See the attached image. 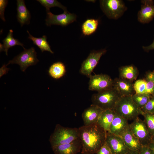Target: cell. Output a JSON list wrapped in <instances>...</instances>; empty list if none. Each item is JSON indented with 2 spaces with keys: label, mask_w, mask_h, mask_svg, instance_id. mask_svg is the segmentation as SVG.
<instances>
[{
  "label": "cell",
  "mask_w": 154,
  "mask_h": 154,
  "mask_svg": "<svg viewBox=\"0 0 154 154\" xmlns=\"http://www.w3.org/2000/svg\"><path fill=\"white\" fill-rule=\"evenodd\" d=\"M66 72L64 64L58 62L53 64L50 67L48 73L52 77L55 79H58L63 76Z\"/></svg>",
  "instance_id": "cell-22"
},
{
  "label": "cell",
  "mask_w": 154,
  "mask_h": 154,
  "mask_svg": "<svg viewBox=\"0 0 154 154\" xmlns=\"http://www.w3.org/2000/svg\"><path fill=\"white\" fill-rule=\"evenodd\" d=\"M125 154H140L138 151L129 150Z\"/></svg>",
  "instance_id": "cell-37"
},
{
  "label": "cell",
  "mask_w": 154,
  "mask_h": 154,
  "mask_svg": "<svg viewBox=\"0 0 154 154\" xmlns=\"http://www.w3.org/2000/svg\"><path fill=\"white\" fill-rule=\"evenodd\" d=\"M81 154H93L88 153H81Z\"/></svg>",
  "instance_id": "cell-41"
},
{
  "label": "cell",
  "mask_w": 154,
  "mask_h": 154,
  "mask_svg": "<svg viewBox=\"0 0 154 154\" xmlns=\"http://www.w3.org/2000/svg\"><path fill=\"white\" fill-rule=\"evenodd\" d=\"M0 52L4 51V48L3 44L1 43H0Z\"/></svg>",
  "instance_id": "cell-39"
},
{
  "label": "cell",
  "mask_w": 154,
  "mask_h": 154,
  "mask_svg": "<svg viewBox=\"0 0 154 154\" xmlns=\"http://www.w3.org/2000/svg\"><path fill=\"white\" fill-rule=\"evenodd\" d=\"M145 79L147 82V94L151 95H154V84L153 81L145 77Z\"/></svg>",
  "instance_id": "cell-30"
},
{
  "label": "cell",
  "mask_w": 154,
  "mask_h": 154,
  "mask_svg": "<svg viewBox=\"0 0 154 154\" xmlns=\"http://www.w3.org/2000/svg\"><path fill=\"white\" fill-rule=\"evenodd\" d=\"M142 115L150 134L152 137L154 136V114L143 112Z\"/></svg>",
  "instance_id": "cell-26"
},
{
  "label": "cell",
  "mask_w": 154,
  "mask_h": 154,
  "mask_svg": "<svg viewBox=\"0 0 154 154\" xmlns=\"http://www.w3.org/2000/svg\"><path fill=\"white\" fill-rule=\"evenodd\" d=\"M27 32L29 35L28 38L33 41L34 44L39 48L42 52L46 51L52 54L54 53L47 41V38L46 35H44L41 37L37 38L33 36L27 30Z\"/></svg>",
  "instance_id": "cell-21"
},
{
  "label": "cell",
  "mask_w": 154,
  "mask_h": 154,
  "mask_svg": "<svg viewBox=\"0 0 154 154\" xmlns=\"http://www.w3.org/2000/svg\"><path fill=\"white\" fill-rule=\"evenodd\" d=\"M8 1L6 0H0V17L4 21H5L4 17L5 9L8 4Z\"/></svg>",
  "instance_id": "cell-31"
},
{
  "label": "cell",
  "mask_w": 154,
  "mask_h": 154,
  "mask_svg": "<svg viewBox=\"0 0 154 154\" xmlns=\"http://www.w3.org/2000/svg\"><path fill=\"white\" fill-rule=\"evenodd\" d=\"M151 143H154V136L152 137Z\"/></svg>",
  "instance_id": "cell-40"
},
{
  "label": "cell",
  "mask_w": 154,
  "mask_h": 154,
  "mask_svg": "<svg viewBox=\"0 0 154 154\" xmlns=\"http://www.w3.org/2000/svg\"><path fill=\"white\" fill-rule=\"evenodd\" d=\"M78 138V128L65 127L57 124L50 137L49 141L52 147L69 143Z\"/></svg>",
  "instance_id": "cell-3"
},
{
  "label": "cell",
  "mask_w": 154,
  "mask_h": 154,
  "mask_svg": "<svg viewBox=\"0 0 154 154\" xmlns=\"http://www.w3.org/2000/svg\"><path fill=\"white\" fill-rule=\"evenodd\" d=\"M102 111L100 108L93 104L85 109L82 115L84 125H88L96 123Z\"/></svg>",
  "instance_id": "cell-16"
},
{
  "label": "cell",
  "mask_w": 154,
  "mask_h": 154,
  "mask_svg": "<svg viewBox=\"0 0 154 154\" xmlns=\"http://www.w3.org/2000/svg\"><path fill=\"white\" fill-rule=\"evenodd\" d=\"M100 2L102 10L109 19H118L127 9L122 0H101L100 1Z\"/></svg>",
  "instance_id": "cell-5"
},
{
  "label": "cell",
  "mask_w": 154,
  "mask_h": 154,
  "mask_svg": "<svg viewBox=\"0 0 154 154\" xmlns=\"http://www.w3.org/2000/svg\"><path fill=\"white\" fill-rule=\"evenodd\" d=\"M121 97L112 87L93 95L91 101L92 104L98 106L103 110L114 109Z\"/></svg>",
  "instance_id": "cell-4"
},
{
  "label": "cell",
  "mask_w": 154,
  "mask_h": 154,
  "mask_svg": "<svg viewBox=\"0 0 154 154\" xmlns=\"http://www.w3.org/2000/svg\"><path fill=\"white\" fill-rule=\"evenodd\" d=\"M13 30L10 29L7 37L3 40L4 51L6 54L8 55L7 52L9 48L15 45L21 46L24 49V44L21 42L18 39L14 38L13 36Z\"/></svg>",
  "instance_id": "cell-24"
},
{
  "label": "cell",
  "mask_w": 154,
  "mask_h": 154,
  "mask_svg": "<svg viewBox=\"0 0 154 154\" xmlns=\"http://www.w3.org/2000/svg\"><path fill=\"white\" fill-rule=\"evenodd\" d=\"M37 1L45 7L46 10H50V9L52 7H57L62 9L64 11H67L66 8L57 0H37Z\"/></svg>",
  "instance_id": "cell-27"
},
{
  "label": "cell",
  "mask_w": 154,
  "mask_h": 154,
  "mask_svg": "<svg viewBox=\"0 0 154 154\" xmlns=\"http://www.w3.org/2000/svg\"><path fill=\"white\" fill-rule=\"evenodd\" d=\"M113 110L116 114L128 121L133 120L143 113L133 101L131 96H121Z\"/></svg>",
  "instance_id": "cell-2"
},
{
  "label": "cell",
  "mask_w": 154,
  "mask_h": 154,
  "mask_svg": "<svg viewBox=\"0 0 154 154\" xmlns=\"http://www.w3.org/2000/svg\"><path fill=\"white\" fill-rule=\"evenodd\" d=\"M119 72L120 78L132 82L136 79L138 75L137 68L133 65L121 67Z\"/></svg>",
  "instance_id": "cell-20"
},
{
  "label": "cell",
  "mask_w": 154,
  "mask_h": 154,
  "mask_svg": "<svg viewBox=\"0 0 154 154\" xmlns=\"http://www.w3.org/2000/svg\"><path fill=\"white\" fill-rule=\"evenodd\" d=\"M89 78L88 89L90 90L99 92L113 87V80L108 75L96 74Z\"/></svg>",
  "instance_id": "cell-10"
},
{
  "label": "cell",
  "mask_w": 154,
  "mask_h": 154,
  "mask_svg": "<svg viewBox=\"0 0 154 154\" xmlns=\"http://www.w3.org/2000/svg\"><path fill=\"white\" fill-rule=\"evenodd\" d=\"M78 129L81 153L96 154L106 142L107 132L97 123L84 125Z\"/></svg>",
  "instance_id": "cell-1"
},
{
  "label": "cell",
  "mask_w": 154,
  "mask_h": 154,
  "mask_svg": "<svg viewBox=\"0 0 154 154\" xmlns=\"http://www.w3.org/2000/svg\"><path fill=\"white\" fill-rule=\"evenodd\" d=\"M152 72H153V74H154V71H153Z\"/></svg>",
  "instance_id": "cell-42"
},
{
  "label": "cell",
  "mask_w": 154,
  "mask_h": 154,
  "mask_svg": "<svg viewBox=\"0 0 154 154\" xmlns=\"http://www.w3.org/2000/svg\"><path fill=\"white\" fill-rule=\"evenodd\" d=\"M46 11L47 16L45 23L47 26L52 25L66 26L76 20V15L67 11H64L63 13L59 15L52 14L50 10H46Z\"/></svg>",
  "instance_id": "cell-8"
},
{
  "label": "cell",
  "mask_w": 154,
  "mask_h": 154,
  "mask_svg": "<svg viewBox=\"0 0 154 154\" xmlns=\"http://www.w3.org/2000/svg\"><path fill=\"white\" fill-rule=\"evenodd\" d=\"M129 124V128L142 146L148 145L151 142L152 136L144 120L138 117Z\"/></svg>",
  "instance_id": "cell-7"
},
{
  "label": "cell",
  "mask_w": 154,
  "mask_h": 154,
  "mask_svg": "<svg viewBox=\"0 0 154 154\" xmlns=\"http://www.w3.org/2000/svg\"><path fill=\"white\" fill-rule=\"evenodd\" d=\"M99 24L98 20L93 19H88L82 24V30L85 36H89L96 31Z\"/></svg>",
  "instance_id": "cell-23"
},
{
  "label": "cell",
  "mask_w": 154,
  "mask_h": 154,
  "mask_svg": "<svg viewBox=\"0 0 154 154\" xmlns=\"http://www.w3.org/2000/svg\"><path fill=\"white\" fill-rule=\"evenodd\" d=\"M148 146L154 152V143H150Z\"/></svg>",
  "instance_id": "cell-38"
},
{
  "label": "cell",
  "mask_w": 154,
  "mask_h": 154,
  "mask_svg": "<svg viewBox=\"0 0 154 154\" xmlns=\"http://www.w3.org/2000/svg\"><path fill=\"white\" fill-rule=\"evenodd\" d=\"M121 137L126 146L129 150L140 152L143 146L132 132L129 127L124 132Z\"/></svg>",
  "instance_id": "cell-17"
},
{
  "label": "cell",
  "mask_w": 154,
  "mask_h": 154,
  "mask_svg": "<svg viewBox=\"0 0 154 154\" xmlns=\"http://www.w3.org/2000/svg\"><path fill=\"white\" fill-rule=\"evenodd\" d=\"M129 127L128 121L116 113L108 133L121 137Z\"/></svg>",
  "instance_id": "cell-15"
},
{
  "label": "cell",
  "mask_w": 154,
  "mask_h": 154,
  "mask_svg": "<svg viewBox=\"0 0 154 154\" xmlns=\"http://www.w3.org/2000/svg\"><path fill=\"white\" fill-rule=\"evenodd\" d=\"M115 114L113 109L103 110L97 123L107 132H108Z\"/></svg>",
  "instance_id": "cell-19"
},
{
  "label": "cell",
  "mask_w": 154,
  "mask_h": 154,
  "mask_svg": "<svg viewBox=\"0 0 154 154\" xmlns=\"http://www.w3.org/2000/svg\"><path fill=\"white\" fill-rule=\"evenodd\" d=\"M145 77L151 80L154 84V74L152 72H147L146 74Z\"/></svg>",
  "instance_id": "cell-36"
},
{
  "label": "cell",
  "mask_w": 154,
  "mask_h": 154,
  "mask_svg": "<svg viewBox=\"0 0 154 154\" xmlns=\"http://www.w3.org/2000/svg\"><path fill=\"white\" fill-rule=\"evenodd\" d=\"M9 68L7 67V66L3 65L0 69V77L6 74L9 70Z\"/></svg>",
  "instance_id": "cell-34"
},
{
  "label": "cell",
  "mask_w": 154,
  "mask_h": 154,
  "mask_svg": "<svg viewBox=\"0 0 154 154\" xmlns=\"http://www.w3.org/2000/svg\"><path fill=\"white\" fill-rule=\"evenodd\" d=\"M151 96L148 94L135 93L131 96V98L135 103L141 109L147 103Z\"/></svg>",
  "instance_id": "cell-25"
},
{
  "label": "cell",
  "mask_w": 154,
  "mask_h": 154,
  "mask_svg": "<svg viewBox=\"0 0 154 154\" xmlns=\"http://www.w3.org/2000/svg\"><path fill=\"white\" fill-rule=\"evenodd\" d=\"M141 110L143 113L154 114V95L151 96L147 103Z\"/></svg>",
  "instance_id": "cell-29"
},
{
  "label": "cell",
  "mask_w": 154,
  "mask_h": 154,
  "mask_svg": "<svg viewBox=\"0 0 154 154\" xmlns=\"http://www.w3.org/2000/svg\"><path fill=\"white\" fill-rule=\"evenodd\" d=\"M147 82L145 78L137 80L133 84V88L135 93L147 94Z\"/></svg>",
  "instance_id": "cell-28"
},
{
  "label": "cell",
  "mask_w": 154,
  "mask_h": 154,
  "mask_svg": "<svg viewBox=\"0 0 154 154\" xmlns=\"http://www.w3.org/2000/svg\"><path fill=\"white\" fill-rule=\"evenodd\" d=\"M55 154H77L82 149L80 140L79 138L66 144L51 147Z\"/></svg>",
  "instance_id": "cell-13"
},
{
  "label": "cell",
  "mask_w": 154,
  "mask_h": 154,
  "mask_svg": "<svg viewBox=\"0 0 154 154\" xmlns=\"http://www.w3.org/2000/svg\"><path fill=\"white\" fill-rule=\"evenodd\" d=\"M113 87L121 96H132L135 93L133 82L120 78L113 80Z\"/></svg>",
  "instance_id": "cell-14"
},
{
  "label": "cell",
  "mask_w": 154,
  "mask_h": 154,
  "mask_svg": "<svg viewBox=\"0 0 154 154\" xmlns=\"http://www.w3.org/2000/svg\"><path fill=\"white\" fill-rule=\"evenodd\" d=\"M141 9L138 13V20L143 23H147L154 17V1L152 0H141Z\"/></svg>",
  "instance_id": "cell-12"
},
{
  "label": "cell",
  "mask_w": 154,
  "mask_h": 154,
  "mask_svg": "<svg viewBox=\"0 0 154 154\" xmlns=\"http://www.w3.org/2000/svg\"><path fill=\"white\" fill-rule=\"evenodd\" d=\"M139 152L140 154H154V152L148 145L143 146Z\"/></svg>",
  "instance_id": "cell-33"
},
{
  "label": "cell",
  "mask_w": 154,
  "mask_h": 154,
  "mask_svg": "<svg viewBox=\"0 0 154 154\" xmlns=\"http://www.w3.org/2000/svg\"><path fill=\"white\" fill-rule=\"evenodd\" d=\"M143 48L145 52H149L150 50H154V39L152 43L147 46H143Z\"/></svg>",
  "instance_id": "cell-35"
},
{
  "label": "cell",
  "mask_w": 154,
  "mask_h": 154,
  "mask_svg": "<svg viewBox=\"0 0 154 154\" xmlns=\"http://www.w3.org/2000/svg\"><path fill=\"white\" fill-rule=\"evenodd\" d=\"M106 52V50L105 49L91 51L86 59L82 63L80 70V73L90 78L101 57Z\"/></svg>",
  "instance_id": "cell-9"
},
{
  "label": "cell",
  "mask_w": 154,
  "mask_h": 154,
  "mask_svg": "<svg viewBox=\"0 0 154 154\" xmlns=\"http://www.w3.org/2000/svg\"><path fill=\"white\" fill-rule=\"evenodd\" d=\"M106 142L112 154H125L129 150L127 147L121 137L107 133Z\"/></svg>",
  "instance_id": "cell-11"
},
{
  "label": "cell",
  "mask_w": 154,
  "mask_h": 154,
  "mask_svg": "<svg viewBox=\"0 0 154 154\" xmlns=\"http://www.w3.org/2000/svg\"><path fill=\"white\" fill-rule=\"evenodd\" d=\"M17 18L18 21L22 27L30 23L31 15L25 4V1L17 0Z\"/></svg>",
  "instance_id": "cell-18"
},
{
  "label": "cell",
  "mask_w": 154,
  "mask_h": 154,
  "mask_svg": "<svg viewBox=\"0 0 154 154\" xmlns=\"http://www.w3.org/2000/svg\"><path fill=\"white\" fill-rule=\"evenodd\" d=\"M37 54L33 47L28 49H25L12 60H10L6 65L16 64L19 65L23 72H25L28 67L35 65L39 61L37 58Z\"/></svg>",
  "instance_id": "cell-6"
},
{
  "label": "cell",
  "mask_w": 154,
  "mask_h": 154,
  "mask_svg": "<svg viewBox=\"0 0 154 154\" xmlns=\"http://www.w3.org/2000/svg\"><path fill=\"white\" fill-rule=\"evenodd\" d=\"M96 154H112L108 144L105 142L100 148Z\"/></svg>",
  "instance_id": "cell-32"
}]
</instances>
